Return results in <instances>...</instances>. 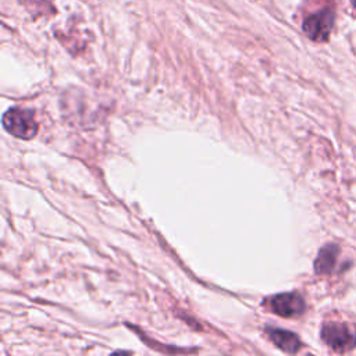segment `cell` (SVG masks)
<instances>
[{"instance_id": "cell-1", "label": "cell", "mask_w": 356, "mask_h": 356, "mask_svg": "<svg viewBox=\"0 0 356 356\" xmlns=\"http://www.w3.org/2000/svg\"><path fill=\"white\" fill-rule=\"evenodd\" d=\"M1 122L8 134L19 139H32L38 132V122L35 120V114L32 110L28 108H8L3 114Z\"/></svg>"}, {"instance_id": "cell-2", "label": "cell", "mask_w": 356, "mask_h": 356, "mask_svg": "<svg viewBox=\"0 0 356 356\" xmlns=\"http://www.w3.org/2000/svg\"><path fill=\"white\" fill-rule=\"evenodd\" d=\"M321 339L332 350L345 353L356 346V331L348 323L330 321L321 328Z\"/></svg>"}, {"instance_id": "cell-3", "label": "cell", "mask_w": 356, "mask_h": 356, "mask_svg": "<svg viewBox=\"0 0 356 356\" xmlns=\"http://www.w3.org/2000/svg\"><path fill=\"white\" fill-rule=\"evenodd\" d=\"M334 25V13L332 10H321L309 15L303 21V32L305 35L314 42H325L330 38L331 29Z\"/></svg>"}, {"instance_id": "cell-4", "label": "cell", "mask_w": 356, "mask_h": 356, "mask_svg": "<svg viewBox=\"0 0 356 356\" xmlns=\"http://www.w3.org/2000/svg\"><path fill=\"white\" fill-rule=\"evenodd\" d=\"M305 300L299 293L285 292L270 299V309L281 317H295L305 312Z\"/></svg>"}, {"instance_id": "cell-5", "label": "cell", "mask_w": 356, "mask_h": 356, "mask_svg": "<svg viewBox=\"0 0 356 356\" xmlns=\"http://www.w3.org/2000/svg\"><path fill=\"white\" fill-rule=\"evenodd\" d=\"M266 332H267L268 338L274 342V345L286 353H296L302 348L300 339L298 338L296 334H293L291 331L268 327V328H266Z\"/></svg>"}, {"instance_id": "cell-6", "label": "cell", "mask_w": 356, "mask_h": 356, "mask_svg": "<svg viewBox=\"0 0 356 356\" xmlns=\"http://www.w3.org/2000/svg\"><path fill=\"white\" fill-rule=\"evenodd\" d=\"M339 254V248L334 243L325 245L320 249L316 260H314V273L316 274H330L332 273L337 257Z\"/></svg>"}, {"instance_id": "cell-7", "label": "cell", "mask_w": 356, "mask_h": 356, "mask_svg": "<svg viewBox=\"0 0 356 356\" xmlns=\"http://www.w3.org/2000/svg\"><path fill=\"white\" fill-rule=\"evenodd\" d=\"M350 3H352L353 7H356V0H350Z\"/></svg>"}]
</instances>
